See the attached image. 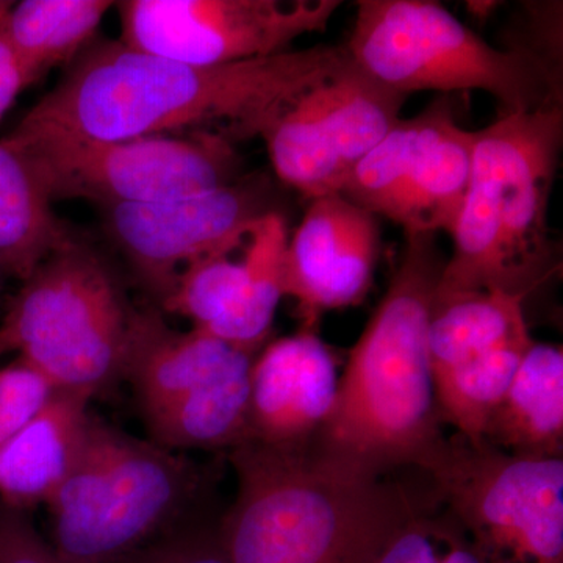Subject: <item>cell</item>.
I'll return each mask as SVG.
<instances>
[{
  "label": "cell",
  "instance_id": "6da1fadb",
  "mask_svg": "<svg viewBox=\"0 0 563 563\" xmlns=\"http://www.w3.org/2000/svg\"><path fill=\"white\" fill-rule=\"evenodd\" d=\"M346 60L344 46H317L198 66L92 41L16 129L118 141L224 124L229 140L252 139Z\"/></svg>",
  "mask_w": 563,
  "mask_h": 563
},
{
  "label": "cell",
  "instance_id": "7a4b0ae2",
  "mask_svg": "<svg viewBox=\"0 0 563 563\" xmlns=\"http://www.w3.org/2000/svg\"><path fill=\"white\" fill-rule=\"evenodd\" d=\"M444 261L435 233H406L383 301L354 344L335 406L312 444L384 477L420 463L444 439L429 325Z\"/></svg>",
  "mask_w": 563,
  "mask_h": 563
},
{
  "label": "cell",
  "instance_id": "3957f363",
  "mask_svg": "<svg viewBox=\"0 0 563 563\" xmlns=\"http://www.w3.org/2000/svg\"><path fill=\"white\" fill-rule=\"evenodd\" d=\"M236 496L218 526L229 563H376L410 504L312 443L229 451Z\"/></svg>",
  "mask_w": 563,
  "mask_h": 563
},
{
  "label": "cell",
  "instance_id": "277c9868",
  "mask_svg": "<svg viewBox=\"0 0 563 563\" xmlns=\"http://www.w3.org/2000/svg\"><path fill=\"white\" fill-rule=\"evenodd\" d=\"M563 144V107L506 114L474 132L472 179L435 298L525 299L561 266L548 210Z\"/></svg>",
  "mask_w": 563,
  "mask_h": 563
},
{
  "label": "cell",
  "instance_id": "5b68a950",
  "mask_svg": "<svg viewBox=\"0 0 563 563\" xmlns=\"http://www.w3.org/2000/svg\"><path fill=\"white\" fill-rule=\"evenodd\" d=\"M185 455L90 417L65 481L49 503L62 563H120L173 532L198 492Z\"/></svg>",
  "mask_w": 563,
  "mask_h": 563
},
{
  "label": "cell",
  "instance_id": "8992f818",
  "mask_svg": "<svg viewBox=\"0 0 563 563\" xmlns=\"http://www.w3.org/2000/svg\"><path fill=\"white\" fill-rule=\"evenodd\" d=\"M355 66L401 92H488L506 114L562 106L561 70L523 49H498L432 0H361L347 44Z\"/></svg>",
  "mask_w": 563,
  "mask_h": 563
},
{
  "label": "cell",
  "instance_id": "52a82bcc",
  "mask_svg": "<svg viewBox=\"0 0 563 563\" xmlns=\"http://www.w3.org/2000/svg\"><path fill=\"white\" fill-rule=\"evenodd\" d=\"M133 307L106 261L74 240L24 280L0 324V355L20 358L55 391L92 399L122 377Z\"/></svg>",
  "mask_w": 563,
  "mask_h": 563
},
{
  "label": "cell",
  "instance_id": "ba28073f",
  "mask_svg": "<svg viewBox=\"0 0 563 563\" xmlns=\"http://www.w3.org/2000/svg\"><path fill=\"white\" fill-rule=\"evenodd\" d=\"M52 201L87 199L107 207L187 198L239 179L240 158L221 132L103 141L49 131H13Z\"/></svg>",
  "mask_w": 563,
  "mask_h": 563
},
{
  "label": "cell",
  "instance_id": "9c48e42d",
  "mask_svg": "<svg viewBox=\"0 0 563 563\" xmlns=\"http://www.w3.org/2000/svg\"><path fill=\"white\" fill-rule=\"evenodd\" d=\"M420 468L487 563H563V457L444 439Z\"/></svg>",
  "mask_w": 563,
  "mask_h": 563
},
{
  "label": "cell",
  "instance_id": "30bf717a",
  "mask_svg": "<svg viewBox=\"0 0 563 563\" xmlns=\"http://www.w3.org/2000/svg\"><path fill=\"white\" fill-rule=\"evenodd\" d=\"M454 95H442L399 120L344 181V198L406 233H453L470 179L474 132L455 120Z\"/></svg>",
  "mask_w": 563,
  "mask_h": 563
},
{
  "label": "cell",
  "instance_id": "8fae6325",
  "mask_svg": "<svg viewBox=\"0 0 563 563\" xmlns=\"http://www.w3.org/2000/svg\"><path fill=\"white\" fill-rule=\"evenodd\" d=\"M407 98L363 73L347 55L263 131L274 173L309 199L342 191L352 169L401 120Z\"/></svg>",
  "mask_w": 563,
  "mask_h": 563
},
{
  "label": "cell",
  "instance_id": "7c38bea8",
  "mask_svg": "<svg viewBox=\"0 0 563 563\" xmlns=\"http://www.w3.org/2000/svg\"><path fill=\"white\" fill-rule=\"evenodd\" d=\"M121 43L188 65L272 57L307 33L322 32L340 0H124Z\"/></svg>",
  "mask_w": 563,
  "mask_h": 563
},
{
  "label": "cell",
  "instance_id": "4fadbf2b",
  "mask_svg": "<svg viewBox=\"0 0 563 563\" xmlns=\"http://www.w3.org/2000/svg\"><path fill=\"white\" fill-rule=\"evenodd\" d=\"M272 211L269 181L254 174L187 198L107 207L106 229L162 303L188 265L239 250L252 225Z\"/></svg>",
  "mask_w": 563,
  "mask_h": 563
},
{
  "label": "cell",
  "instance_id": "5bb4252c",
  "mask_svg": "<svg viewBox=\"0 0 563 563\" xmlns=\"http://www.w3.org/2000/svg\"><path fill=\"white\" fill-rule=\"evenodd\" d=\"M285 251L284 295L298 302L302 328L331 310L365 301L379 261L377 217L340 192L310 199Z\"/></svg>",
  "mask_w": 563,
  "mask_h": 563
},
{
  "label": "cell",
  "instance_id": "9a60e30c",
  "mask_svg": "<svg viewBox=\"0 0 563 563\" xmlns=\"http://www.w3.org/2000/svg\"><path fill=\"white\" fill-rule=\"evenodd\" d=\"M339 363L317 329L266 343L251 368L250 440L276 448L307 446L331 417Z\"/></svg>",
  "mask_w": 563,
  "mask_h": 563
},
{
  "label": "cell",
  "instance_id": "2e32d148",
  "mask_svg": "<svg viewBox=\"0 0 563 563\" xmlns=\"http://www.w3.org/2000/svg\"><path fill=\"white\" fill-rule=\"evenodd\" d=\"M243 351L199 329L176 331L158 310L133 309L122 377L146 417L220 373Z\"/></svg>",
  "mask_w": 563,
  "mask_h": 563
},
{
  "label": "cell",
  "instance_id": "e0dca14e",
  "mask_svg": "<svg viewBox=\"0 0 563 563\" xmlns=\"http://www.w3.org/2000/svg\"><path fill=\"white\" fill-rule=\"evenodd\" d=\"M91 399L55 391L16 435L0 446V503L27 510L47 504L68 474L84 439Z\"/></svg>",
  "mask_w": 563,
  "mask_h": 563
},
{
  "label": "cell",
  "instance_id": "ac0fdd59",
  "mask_svg": "<svg viewBox=\"0 0 563 563\" xmlns=\"http://www.w3.org/2000/svg\"><path fill=\"white\" fill-rule=\"evenodd\" d=\"M243 351L210 379L144 417L151 442L173 451H232L250 440L251 368Z\"/></svg>",
  "mask_w": 563,
  "mask_h": 563
},
{
  "label": "cell",
  "instance_id": "d6986e66",
  "mask_svg": "<svg viewBox=\"0 0 563 563\" xmlns=\"http://www.w3.org/2000/svg\"><path fill=\"white\" fill-rule=\"evenodd\" d=\"M484 443L503 453L563 457V351L533 342L496 407Z\"/></svg>",
  "mask_w": 563,
  "mask_h": 563
},
{
  "label": "cell",
  "instance_id": "ffe728a7",
  "mask_svg": "<svg viewBox=\"0 0 563 563\" xmlns=\"http://www.w3.org/2000/svg\"><path fill=\"white\" fill-rule=\"evenodd\" d=\"M32 163L0 140V269L24 282L77 236L52 209Z\"/></svg>",
  "mask_w": 563,
  "mask_h": 563
},
{
  "label": "cell",
  "instance_id": "44dd1931",
  "mask_svg": "<svg viewBox=\"0 0 563 563\" xmlns=\"http://www.w3.org/2000/svg\"><path fill=\"white\" fill-rule=\"evenodd\" d=\"M109 0H24L11 7L3 31L29 87L68 66L95 41Z\"/></svg>",
  "mask_w": 563,
  "mask_h": 563
},
{
  "label": "cell",
  "instance_id": "7402d4cb",
  "mask_svg": "<svg viewBox=\"0 0 563 563\" xmlns=\"http://www.w3.org/2000/svg\"><path fill=\"white\" fill-rule=\"evenodd\" d=\"M287 244V221L279 211L265 214L252 225L242 246V290L231 312L207 333L244 350L261 351L265 346L277 306L285 296Z\"/></svg>",
  "mask_w": 563,
  "mask_h": 563
},
{
  "label": "cell",
  "instance_id": "603a6c76",
  "mask_svg": "<svg viewBox=\"0 0 563 563\" xmlns=\"http://www.w3.org/2000/svg\"><path fill=\"white\" fill-rule=\"evenodd\" d=\"M523 306L525 299L503 292L435 298L429 325L433 376L504 343L531 335Z\"/></svg>",
  "mask_w": 563,
  "mask_h": 563
},
{
  "label": "cell",
  "instance_id": "cb8c5ba5",
  "mask_svg": "<svg viewBox=\"0 0 563 563\" xmlns=\"http://www.w3.org/2000/svg\"><path fill=\"white\" fill-rule=\"evenodd\" d=\"M533 343L531 335L512 340L433 376L443 422L474 446L484 444L485 428L509 390L518 366Z\"/></svg>",
  "mask_w": 563,
  "mask_h": 563
},
{
  "label": "cell",
  "instance_id": "d4e9b609",
  "mask_svg": "<svg viewBox=\"0 0 563 563\" xmlns=\"http://www.w3.org/2000/svg\"><path fill=\"white\" fill-rule=\"evenodd\" d=\"M239 250L218 252L188 265L163 299V312L188 318L199 331H213L242 290L243 258H233Z\"/></svg>",
  "mask_w": 563,
  "mask_h": 563
},
{
  "label": "cell",
  "instance_id": "484cf974",
  "mask_svg": "<svg viewBox=\"0 0 563 563\" xmlns=\"http://www.w3.org/2000/svg\"><path fill=\"white\" fill-rule=\"evenodd\" d=\"M376 563H487L477 553L462 526L444 509L418 512L410 506L393 531Z\"/></svg>",
  "mask_w": 563,
  "mask_h": 563
},
{
  "label": "cell",
  "instance_id": "4316f807",
  "mask_svg": "<svg viewBox=\"0 0 563 563\" xmlns=\"http://www.w3.org/2000/svg\"><path fill=\"white\" fill-rule=\"evenodd\" d=\"M54 393L49 380L22 358L0 368V446L16 435Z\"/></svg>",
  "mask_w": 563,
  "mask_h": 563
},
{
  "label": "cell",
  "instance_id": "83f0119b",
  "mask_svg": "<svg viewBox=\"0 0 563 563\" xmlns=\"http://www.w3.org/2000/svg\"><path fill=\"white\" fill-rule=\"evenodd\" d=\"M120 563H229L220 531L196 526L168 533Z\"/></svg>",
  "mask_w": 563,
  "mask_h": 563
},
{
  "label": "cell",
  "instance_id": "f1b7e54d",
  "mask_svg": "<svg viewBox=\"0 0 563 563\" xmlns=\"http://www.w3.org/2000/svg\"><path fill=\"white\" fill-rule=\"evenodd\" d=\"M0 563H62L27 512L0 503Z\"/></svg>",
  "mask_w": 563,
  "mask_h": 563
},
{
  "label": "cell",
  "instance_id": "f546056e",
  "mask_svg": "<svg viewBox=\"0 0 563 563\" xmlns=\"http://www.w3.org/2000/svg\"><path fill=\"white\" fill-rule=\"evenodd\" d=\"M3 20L0 21V120L5 117L20 92L29 87L16 55L7 40Z\"/></svg>",
  "mask_w": 563,
  "mask_h": 563
},
{
  "label": "cell",
  "instance_id": "4dcf8cb0",
  "mask_svg": "<svg viewBox=\"0 0 563 563\" xmlns=\"http://www.w3.org/2000/svg\"><path fill=\"white\" fill-rule=\"evenodd\" d=\"M496 5H498L496 2H470L468 11H472L477 18H487Z\"/></svg>",
  "mask_w": 563,
  "mask_h": 563
},
{
  "label": "cell",
  "instance_id": "1f68e13d",
  "mask_svg": "<svg viewBox=\"0 0 563 563\" xmlns=\"http://www.w3.org/2000/svg\"><path fill=\"white\" fill-rule=\"evenodd\" d=\"M11 7H13V2H0V21L7 16V13H9Z\"/></svg>",
  "mask_w": 563,
  "mask_h": 563
},
{
  "label": "cell",
  "instance_id": "d6a6232c",
  "mask_svg": "<svg viewBox=\"0 0 563 563\" xmlns=\"http://www.w3.org/2000/svg\"><path fill=\"white\" fill-rule=\"evenodd\" d=\"M5 276V274H3L2 269H0V290H2V277Z\"/></svg>",
  "mask_w": 563,
  "mask_h": 563
}]
</instances>
